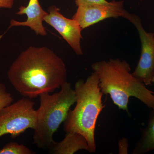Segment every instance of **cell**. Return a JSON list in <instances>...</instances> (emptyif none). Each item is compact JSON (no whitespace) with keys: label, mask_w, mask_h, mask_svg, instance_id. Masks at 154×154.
Segmentation results:
<instances>
[{"label":"cell","mask_w":154,"mask_h":154,"mask_svg":"<svg viewBox=\"0 0 154 154\" xmlns=\"http://www.w3.org/2000/svg\"><path fill=\"white\" fill-rule=\"evenodd\" d=\"M13 101L12 95L7 91L5 86L0 83V111L12 103Z\"/></svg>","instance_id":"cell-13"},{"label":"cell","mask_w":154,"mask_h":154,"mask_svg":"<svg viewBox=\"0 0 154 154\" xmlns=\"http://www.w3.org/2000/svg\"><path fill=\"white\" fill-rule=\"evenodd\" d=\"M40 105L36 110V125L33 135V143L39 148L48 149L54 141V134L64 122L71 107L76 102V94L67 82L59 92L39 96Z\"/></svg>","instance_id":"cell-4"},{"label":"cell","mask_w":154,"mask_h":154,"mask_svg":"<svg viewBox=\"0 0 154 154\" xmlns=\"http://www.w3.org/2000/svg\"><path fill=\"white\" fill-rule=\"evenodd\" d=\"M34 105L31 99L23 97L4 107L0 111V137L9 134L15 138L27 129H35L36 110Z\"/></svg>","instance_id":"cell-5"},{"label":"cell","mask_w":154,"mask_h":154,"mask_svg":"<svg viewBox=\"0 0 154 154\" xmlns=\"http://www.w3.org/2000/svg\"><path fill=\"white\" fill-rule=\"evenodd\" d=\"M49 13L44 18V21L52 26L63 37L78 55H82L81 46L82 38V30L78 22L75 19H69L64 17L59 12L60 9L52 6L48 10Z\"/></svg>","instance_id":"cell-8"},{"label":"cell","mask_w":154,"mask_h":154,"mask_svg":"<svg viewBox=\"0 0 154 154\" xmlns=\"http://www.w3.org/2000/svg\"><path fill=\"white\" fill-rule=\"evenodd\" d=\"M49 154H73L80 150L90 152L88 141L82 135L75 132H66L59 142L54 141L48 148Z\"/></svg>","instance_id":"cell-10"},{"label":"cell","mask_w":154,"mask_h":154,"mask_svg":"<svg viewBox=\"0 0 154 154\" xmlns=\"http://www.w3.org/2000/svg\"><path fill=\"white\" fill-rule=\"evenodd\" d=\"M154 83V76L152 80V83Z\"/></svg>","instance_id":"cell-17"},{"label":"cell","mask_w":154,"mask_h":154,"mask_svg":"<svg viewBox=\"0 0 154 154\" xmlns=\"http://www.w3.org/2000/svg\"><path fill=\"white\" fill-rule=\"evenodd\" d=\"M15 0H0V8L11 9Z\"/></svg>","instance_id":"cell-16"},{"label":"cell","mask_w":154,"mask_h":154,"mask_svg":"<svg viewBox=\"0 0 154 154\" xmlns=\"http://www.w3.org/2000/svg\"><path fill=\"white\" fill-rule=\"evenodd\" d=\"M128 140L126 138L119 140L118 143L119 154H128Z\"/></svg>","instance_id":"cell-14"},{"label":"cell","mask_w":154,"mask_h":154,"mask_svg":"<svg viewBox=\"0 0 154 154\" xmlns=\"http://www.w3.org/2000/svg\"><path fill=\"white\" fill-rule=\"evenodd\" d=\"M109 2L107 0H75L77 6L82 4H107Z\"/></svg>","instance_id":"cell-15"},{"label":"cell","mask_w":154,"mask_h":154,"mask_svg":"<svg viewBox=\"0 0 154 154\" xmlns=\"http://www.w3.org/2000/svg\"><path fill=\"white\" fill-rule=\"evenodd\" d=\"M77 6L73 19L82 29L108 18L121 17L129 21L132 15L125 10L123 1L113 0L107 4H82Z\"/></svg>","instance_id":"cell-6"},{"label":"cell","mask_w":154,"mask_h":154,"mask_svg":"<svg viewBox=\"0 0 154 154\" xmlns=\"http://www.w3.org/2000/svg\"><path fill=\"white\" fill-rule=\"evenodd\" d=\"M48 14L41 8L38 0H30L27 7L21 6L17 13L18 15H26L27 20L20 22L12 19L8 30L14 26H27L34 30L37 35L45 36L47 33L42 25V22Z\"/></svg>","instance_id":"cell-9"},{"label":"cell","mask_w":154,"mask_h":154,"mask_svg":"<svg viewBox=\"0 0 154 154\" xmlns=\"http://www.w3.org/2000/svg\"><path fill=\"white\" fill-rule=\"evenodd\" d=\"M74 90L77 97L76 105L73 110H69L64 122V130L66 133L75 132L82 135L88 141L90 152H95L96 122L105 107L98 74L94 71L86 81L78 80Z\"/></svg>","instance_id":"cell-3"},{"label":"cell","mask_w":154,"mask_h":154,"mask_svg":"<svg viewBox=\"0 0 154 154\" xmlns=\"http://www.w3.org/2000/svg\"><path fill=\"white\" fill-rule=\"evenodd\" d=\"M35 152L23 144L15 142L7 143L0 150V154H34Z\"/></svg>","instance_id":"cell-12"},{"label":"cell","mask_w":154,"mask_h":154,"mask_svg":"<svg viewBox=\"0 0 154 154\" xmlns=\"http://www.w3.org/2000/svg\"><path fill=\"white\" fill-rule=\"evenodd\" d=\"M91 67L99 75L102 93L109 95L119 109L128 112L129 98L134 97L154 110L153 93L131 73L130 66L126 61L110 59L96 62Z\"/></svg>","instance_id":"cell-2"},{"label":"cell","mask_w":154,"mask_h":154,"mask_svg":"<svg viewBox=\"0 0 154 154\" xmlns=\"http://www.w3.org/2000/svg\"><path fill=\"white\" fill-rule=\"evenodd\" d=\"M154 150V110L149 115L147 124L142 129L141 136L136 144L132 154H143Z\"/></svg>","instance_id":"cell-11"},{"label":"cell","mask_w":154,"mask_h":154,"mask_svg":"<svg viewBox=\"0 0 154 154\" xmlns=\"http://www.w3.org/2000/svg\"><path fill=\"white\" fill-rule=\"evenodd\" d=\"M11 85L23 97L52 93L67 82L65 64L45 47H30L21 53L8 72Z\"/></svg>","instance_id":"cell-1"},{"label":"cell","mask_w":154,"mask_h":154,"mask_svg":"<svg viewBox=\"0 0 154 154\" xmlns=\"http://www.w3.org/2000/svg\"><path fill=\"white\" fill-rule=\"evenodd\" d=\"M153 94H154V93H153Z\"/></svg>","instance_id":"cell-18"},{"label":"cell","mask_w":154,"mask_h":154,"mask_svg":"<svg viewBox=\"0 0 154 154\" xmlns=\"http://www.w3.org/2000/svg\"><path fill=\"white\" fill-rule=\"evenodd\" d=\"M129 21L137 29L141 43L140 58L132 75L146 86L150 85L154 76V33L146 31L137 16L132 14Z\"/></svg>","instance_id":"cell-7"}]
</instances>
